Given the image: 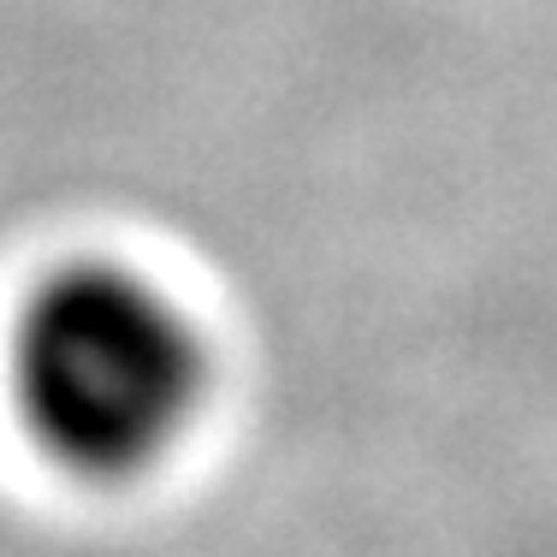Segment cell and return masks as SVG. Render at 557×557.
<instances>
[{
  "mask_svg": "<svg viewBox=\"0 0 557 557\" xmlns=\"http://www.w3.org/2000/svg\"><path fill=\"white\" fill-rule=\"evenodd\" d=\"M7 380L24 433L54 469L125 486L196 433L214 392V344L161 278L77 256L24 297Z\"/></svg>",
  "mask_w": 557,
  "mask_h": 557,
  "instance_id": "obj_1",
  "label": "cell"
}]
</instances>
